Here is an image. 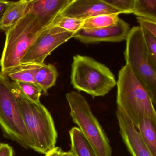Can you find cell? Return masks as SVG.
<instances>
[{
	"label": "cell",
	"instance_id": "obj_10",
	"mask_svg": "<svg viewBox=\"0 0 156 156\" xmlns=\"http://www.w3.org/2000/svg\"><path fill=\"white\" fill-rule=\"evenodd\" d=\"M116 115L120 136L131 156H153L131 119L118 108Z\"/></svg>",
	"mask_w": 156,
	"mask_h": 156
},
{
	"label": "cell",
	"instance_id": "obj_5",
	"mask_svg": "<svg viewBox=\"0 0 156 156\" xmlns=\"http://www.w3.org/2000/svg\"><path fill=\"white\" fill-rule=\"evenodd\" d=\"M70 115L78 126L96 156H112V149L108 137L91 110L85 98L76 91L66 95Z\"/></svg>",
	"mask_w": 156,
	"mask_h": 156
},
{
	"label": "cell",
	"instance_id": "obj_14",
	"mask_svg": "<svg viewBox=\"0 0 156 156\" xmlns=\"http://www.w3.org/2000/svg\"><path fill=\"white\" fill-rule=\"evenodd\" d=\"M58 76L57 69L53 65L43 63L39 65L34 72V80L44 94L56 84Z\"/></svg>",
	"mask_w": 156,
	"mask_h": 156
},
{
	"label": "cell",
	"instance_id": "obj_17",
	"mask_svg": "<svg viewBox=\"0 0 156 156\" xmlns=\"http://www.w3.org/2000/svg\"><path fill=\"white\" fill-rule=\"evenodd\" d=\"M39 65L32 63L20 64L4 75L12 82L36 83L34 72Z\"/></svg>",
	"mask_w": 156,
	"mask_h": 156
},
{
	"label": "cell",
	"instance_id": "obj_26",
	"mask_svg": "<svg viewBox=\"0 0 156 156\" xmlns=\"http://www.w3.org/2000/svg\"><path fill=\"white\" fill-rule=\"evenodd\" d=\"M8 2L9 1H8L0 0V23L2 20L3 15L7 9Z\"/></svg>",
	"mask_w": 156,
	"mask_h": 156
},
{
	"label": "cell",
	"instance_id": "obj_12",
	"mask_svg": "<svg viewBox=\"0 0 156 156\" xmlns=\"http://www.w3.org/2000/svg\"><path fill=\"white\" fill-rule=\"evenodd\" d=\"M72 0H30L27 14L36 16L42 27L52 25Z\"/></svg>",
	"mask_w": 156,
	"mask_h": 156
},
{
	"label": "cell",
	"instance_id": "obj_21",
	"mask_svg": "<svg viewBox=\"0 0 156 156\" xmlns=\"http://www.w3.org/2000/svg\"><path fill=\"white\" fill-rule=\"evenodd\" d=\"M84 21L74 18L59 16L51 26L59 27L74 34L82 29Z\"/></svg>",
	"mask_w": 156,
	"mask_h": 156
},
{
	"label": "cell",
	"instance_id": "obj_25",
	"mask_svg": "<svg viewBox=\"0 0 156 156\" xmlns=\"http://www.w3.org/2000/svg\"><path fill=\"white\" fill-rule=\"evenodd\" d=\"M14 151L12 147L6 143H2L0 147V156H13Z\"/></svg>",
	"mask_w": 156,
	"mask_h": 156
},
{
	"label": "cell",
	"instance_id": "obj_23",
	"mask_svg": "<svg viewBox=\"0 0 156 156\" xmlns=\"http://www.w3.org/2000/svg\"><path fill=\"white\" fill-rule=\"evenodd\" d=\"M140 27L142 30L146 48L151 62L154 67L156 68V37L146 29Z\"/></svg>",
	"mask_w": 156,
	"mask_h": 156
},
{
	"label": "cell",
	"instance_id": "obj_15",
	"mask_svg": "<svg viewBox=\"0 0 156 156\" xmlns=\"http://www.w3.org/2000/svg\"><path fill=\"white\" fill-rule=\"evenodd\" d=\"M71 150L76 156H96L92 147L77 127L70 131Z\"/></svg>",
	"mask_w": 156,
	"mask_h": 156
},
{
	"label": "cell",
	"instance_id": "obj_19",
	"mask_svg": "<svg viewBox=\"0 0 156 156\" xmlns=\"http://www.w3.org/2000/svg\"><path fill=\"white\" fill-rule=\"evenodd\" d=\"M133 13L137 17L156 21V0H135Z\"/></svg>",
	"mask_w": 156,
	"mask_h": 156
},
{
	"label": "cell",
	"instance_id": "obj_29",
	"mask_svg": "<svg viewBox=\"0 0 156 156\" xmlns=\"http://www.w3.org/2000/svg\"><path fill=\"white\" fill-rule=\"evenodd\" d=\"M2 143L0 142V147H1V146Z\"/></svg>",
	"mask_w": 156,
	"mask_h": 156
},
{
	"label": "cell",
	"instance_id": "obj_27",
	"mask_svg": "<svg viewBox=\"0 0 156 156\" xmlns=\"http://www.w3.org/2000/svg\"><path fill=\"white\" fill-rule=\"evenodd\" d=\"M62 151V150L61 147H55L53 149L45 154V156H61Z\"/></svg>",
	"mask_w": 156,
	"mask_h": 156
},
{
	"label": "cell",
	"instance_id": "obj_1",
	"mask_svg": "<svg viewBox=\"0 0 156 156\" xmlns=\"http://www.w3.org/2000/svg\"><path fill=\"white\" fill-rule=\"evenodd\" d=\"M12 84L25 128L34 146V150L45 155L55 147L57 141L58 135L53 119L41 103L31 101L12 81Z\"/></svg>",
	"mask_w": 156,
	"mask_h": 156
},
{
	"label": "cell",
	"instance_id": "obj_28",
	"mask_svg": "<svg viewBox=\"0 0 156 156\" xmlns=\"http://www.w3.org/2000/svg\"><path fill=\"white\" fill-rule=\"evenodd\" d=\"M61 156H76L71 151H63Z\"/></svg>",
	"mask_w": 156,
	"mask_h": 156
},
{
	"label": "cell",
	"instance_id": "obj_2",
	"mask_svg": "<svg viewBox=\"0 0 156 156\" xmlns=\"http://www.w3.org/2000/svg\"><path fill=\"white\" fill-rule=\"evenodd\" d=\"M116 86L117 108L136 128L145 117L156 123V110L148 91L126 65L119 72Z\"/></svg>",
	"mask_w": 156,
	"mask_h": 156
},
{
	"label": "cell",
	"instance_id": "obj_7",
	"mask_svg": "<svg viewBox=\"0 0 156 156\" xmlns=\"http://www.w3.org/2000/svg\"><path fill=\"white\" fill-rule=\"evenodd\" d=\"M126 41L124 53L126 65L147 88L155 105L156 68L151 62L140 26H134L130 29Z\"/></svg>",
	"mask_w": 156,
	"mask_h": 156
},
{
	"label": "cell",
	"instance_id": "obj_20",
	"mask_svg": "<svg viewBox=\"0 0 156 156\" xmlns=\"http://www.w3.org/2000/svg\"><path fill=\"white\" fill-rule=\"evenodd\" d=\"M14 83L21 93L28 99L34 103H41L40 98L43 92L42 88L39 85L32 83Z\"/></svg>",
	"mask_w": 156,
	"mask_h": 156
},
{
	"label": "cell",
	"instance_id": "obj_8",
	"mask_svg": "<svg viewBox=\"0 0 156 156\" xmlns=\"http://www.w3.org/2000/svg\"><path fill=\"white\" fill-rule=\"evenodd\" d=\"M73 33L56 26L44 29L29 48L20 64L44 63L46 57L56 48L73 38Z\"/></svg>",
	"mask_w": 156,
	"mask_h": 156
},
{
	"label": "cell",
	"instance_id": "obj_16",
	"mask_svg": "<svg viewBox=\"0 0 156 156\" xmlns=\"http://www.w3.org/2000/svg\"><path fill=\"white\" fill-rule=\"evenodd\" d=\"M136 129L152 156H156V123L145 117L140 120Z\"/></svg>",
	"mask_w": 156,
	"mask_h": 156
},
{
	"label": "cell",
	"instance_id": "obj_18",
	"mask_svg": "<svg viewBox=\"0 0 156 156\" xmlns=\"http://www.w3.org/2000/svg\"><path fill=\"white\" fill-rule=\"evenodd\" d=\"M118 14H101L87 19L84 21L82 29H95L116 25L118 22Z\"/></svg>",
	"mask_w": 156,
	"mask_h": 156
},
{
	"label": "cell",
	"instance_id": "obj_24",
	"mask_svg": "<svg viewBox=\"0 0 156 156\" xmlns=\"http://www.w3.org/2000/svg\"><path fill=\"white\" fill-rule=\"evenodd\" d=\"M140 27H142L156 37V21L147 18L136 17Z\"/></svg>",
	"mask_w": 156,
	"mask_h": 156
},
{
	"label": "cell",
	"instance_id": "obj_3",
	"mask_svg": "<svg viewBox=\"0 0 156 156\" xmlns=\"http://www.w3.org/2000/svg\"><path fill=\"white\" fill-rule=\"evenodd\" d=\"M71 83L74 89L94 98L107 94L117 81L106 66L90 56L76 55L73 57Z\"/></svg>",
	"mask_w": 156,
	"mask_h": 156
},
{
	"label": "cell",
	"instance_id": "obj_22",
	"mask_svg": "<svg viewBox=\"0 0 156 156\" xmlns=\"http://www.w3.org/2000/svg\"><path fill=\"white\" fill-rule=\"evenodd\" d=\"M108 5L116 10L120 14H130L134 12L135 0H103Z\"/></svg>",
	"mask_w": 156,
	"mask_h": 156
},
{
	"label": "cell",
	"instance_id": "obj_11",
	"mask_svg": "<svg viewBox=\"0 0 156 156\" xmlns=\"http://www.w3.org/2000/svg\"><path fill=\"white\" fill-rule=\"evenodd\" d=\"M106 14L119 15L120 13L103 0H72L59 16L85 20L98 15Z\"/></svg>",
	"mask_w": 156,
	"mask_h": 156
},
{
	"label": "cell",
	"instance_id": "obj_4",
	"mask_svg": "<svg viewBox=\"0 0 156 156\" xmlns=\"http://www.w3.org/2000/svg\"><path fill=\"white\" fill-rule=\"evenodd\" d=\"M44 30L36 16L27 14L18 23L6 30V41L0 59L1 73L6 74L20 65Z\"/></svg>",
	"mask_w": 156,
	"mask_h": 156
},
{
	"label": "cell",
	"instance_id": "obj_13",
	"mask_svg": "<svg viewBox=\"0 0 156 156\" xmlns=\"http://www.w3.org/2000/svg\"><path fill=\"white\" fill-rule=\"evenodd\" d=\"M30 0L9 1L7 9L0 23V30L5 31L18 23L27 14Z\"/></svg>",
	"mask_w": 156,
	"mask_h": 156
},
{
	"label": "cell",
	"instance_id": "obj_9",
	"mask_svg": "<svg viewBox=\"0 0 156 156\" xmlns=\"http://www.w3.org/2000/svg\"><path fill=\"white\" fill-rule=\"evenodd\" d=\"M130 29L129 24L119 18L116 25L100 29H81L73 34V38L86 44L120 42L126 41Z\"/></svg>",
	"mask_w": 156,
	"mask_h": 156
},
{
	"label": "cell",
	"instance_id": "obj_6",
	"mask_svg": "<svg viewBox=\"0 0 156 156\" xmlns=\"http://www.w3.org/2000/svg\"><path fill=\"white\" fill-rule=\"evenodd\" d=\"M0 128L7 138L25 149L34 150L25 128L11 81L0 72Z\"/></svg>",
	"mask_w": 156,
	"mask_h": 156
}]
</instances>
